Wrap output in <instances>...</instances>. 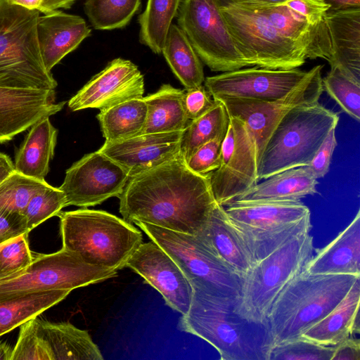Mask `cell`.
<instances>
[{
  "instance_id": "obj_3",
  "label": "cell",
  "mask_w": 360,
  "mask_h": 360,
  "mask_svg": "<svg viewBox=\"0 0 360 360\" xmlns=\"http://www.w3.org/2000/svg\"><path fill=\"white\" fill-rule=\"evenodd\" d=\"M358 278L302 271L283 288L270 309L267 322L273 346L300 338L342 300Z\"/></svg>"
},
{
  "instance_id": "obj_39",
  "label": "cell",
  "mask_w": 360,
  "mask_h": 360,
  "mask_svg": "<svg viewBox=\"0 0 360 360\" xmlns=\"http://www.w3.org/2000/svg\"><path fill=\"white\" fill-rule=\"evenodd\" d=\"M65 207V197L59 187L49 185L36 193L22 212L28 231L48 219L58 216Z\"/></svg>"
},
{
  "instance_id": "obj_5",
  "label": "cell",
  "mask_w": 360,
  "mask_h": 360,
  "mask_svg": "<svg viewBox=\"0 0 360 360\" xmlns=\"http://www.w3.org/2000/svg\"><path fill=\"white\" fill-rule=\"evenodd\" d=\"M338 121V114L319 101L289 110L265 144L258 162L257 181L306 166Z\"/></svg>"
},
{
  "instance_id": "obj_4",
  "label": "cell",
  "mask_w": 360,
  "mask_h": 360,
  "mask_svg": "<svg viewBox=\"0 0 360 360\" xmlns=\"http://www.w3.org/2000/svg\"><path fill=\"white\" fill-rule=\"evenodd\" d=\"M63 248L88 264L120 270L142 243V234L124 219L103 210L79 209L60 212Z\"/></svg>"
},
{
  "instance_id": "obj_53",
  "label": "cell",
  "mask_w": 360,
  "mask_h": 360,
  "mask_svg": "<svg viewBox=\"0 0 360 360\" xmlns=\"http://www.w3.org/2000/svg\"><path fill=\"white\" fill-rule=\"evenodd\" d=\"M11 3L23 6L29 9H37L41 11L42 0H8Z\"/></svg>"
},
{
  "instance_id": "obj_49",
  "label": "cell",
  "mask_w": 360,
  "mask_h": 360,
  "mask_svg": "<svg viewBox=\"0 0 360 360\" xmlns=\"http://www.w3.org/2000/svg\"><path fill=\"white\" fill-rule=\"evenodd\" d=\"M329 6L328 13L360 9V0H323Z\"/></svg>"
},
{
  "instance_id": "obj_31",
  "label": "cell",
  "mask_w": 360,
  "mask_h": 360,
  "mask_svg": "<svg viewBox=\"0 0 360 360\" xmlns=\"http://www.w3.org/2000/svg\"><path fill=\"white\" fill-rule=\"evenodd\" d=\"M162 53L186 89L202 85L205 76L201 60L186 34L177 25H172Z\"/></svg>"
},
{
  "instance_id": "obj_40",
  "label": "cell",
  "mask_w": 360,
  "mask_h": 360,
  "mask_svg": "<svg viewBox=\"0 0 360 360\" xmlns=\"http://www.w3.org/2000/svg\"><path fill=\"white\" fill-rule=\"evenodd\" d=\"M19 327L11 360H54L52 351L40 331L38 316L29 319Z\"/></svg>"
},
{
  "instance_id": "obj_37",
  "label": "cell",
  "mask_w": 360,
  "mask_h": 360,
  "mask_svg": "<svg viewBox=\"0 0 360 360\" xmlns=\"http://www.w3.org/2000/svg\"><path fill=\"white\" fill-rule=\"evenodd\" d=\"M49 184L14 170L0 184V209L22 213L31 198Z\"/></svg>"
},
{
  "instance_id": "obj_15",
  "label": "cell",
  "mask_w": 360,
  "mask_h": 360,
  "mask_svg": "<svg viewBox=\"0 0 360 360\" xmlns=\"http://www.w3.org/2000/svg\"><path fill=\"white\" fill-rule=\"evenodd\" d=\"M129 179L122 167L97 150L72 164L59 188L65 195L66 207L86 208L118 198Z\"/></svg>"
},
{
  "instance_id": "obj_29",
  "label": "cell",
  "mask_w": 360,
  "mask_h": 360,
  "mask_svg": "<svg viewBox=\"0 0 360 360\" xmlns=\"http://www.w3.org/2000/svg\"><path fill=\"white\" fill-rule=\"evenodd\" d=\"M41 333L54 360H103L98 347L86 330L69 322H51L38 318Z\"/></svg>"
},
{
  "instance_id": "obj_8",
  "label": "cell",
  "mask_w": 360,
  "mask_h": 360,
  "mask_svg": "<svg viewBox=\"0 0 360 360\" xmlns=\"http://www.w3.org/2000/svg\"><path fill=\"white\" fill-rule=\"evenodd\" d=\"M312 252L313 237L307 232L292 238L257 262L242 277L237 312L250 321L266 322L278 295L302 271Z\"/></svg>"
},
{
  "instance_id": "obj_44",
  "label": "cell",
  "mask_w": 360,
  "mask_h": 360,
  "mask_svg": "<svg viewBox=\"0 0 360 360\" xmlns=\"http://www.w3.org/2000/svg\"><path fill=\"white\" fill-rule=\"evenodd\" d=\"M336 146L335 129H333L311 160L306 166H304L305 169L316 179L323 177L328 173Z\"/></svg>"
},
{
  "instance_id": "obj_41",
  "label": "cell",
  "mask_w": 360,
  "mask_h": 360,
  "mask_svg": "<svg viewBox=\"0 0 360 360\" xmlns=\"http://www.w3.org/2000/svg\"><path fill=\"white\" fill-rule=\"evenodd\" d=\"M334 346L299 338L271 347L268 360H330Z\"/></svg>"
},
{
  "instance_id": "obj_28",
  "label": "cell",
  "mask_w": 360,
  "mask_h": 360,
  "mask_svg": "<svg viewBox=\"0 0 360 360\" xmlns=\"http://www.w3.org/2000/svg\"><path fill=\"white\" fill-rule=\"evenodd\" d=\"M49 117L41 119L30 127L15 157L14 168L18 172L45 179L54 155L58 135Z\"/></svg>"
},
{
  "instance_id": "obj_47",
  "label": "cell",
  "mask_w": 360,
  "mask_h": 360,
  "mask_svg": "<svg viewBox=\"0 0 360 360\" xmlns=\"http://www.w3.org/2000/svg\"><path fill=\"white\" fill-rule=\"evenodd\" d=\"M285 4L304 16L312 25L320 24L329 9L323 0H291Z\"/></svg>"
},
{
  "instance_id": "obj_6",
  "label": "cell",
  "mask_w": 360,
  "mask_h": 360,
  "mask_svg": "<svg viewBox=\"0 0 360 360\" xmlns=\"http://www.w3.org/2000/svg\"><path fill=\"white\" fill-rule=\"evenodd\" d=\"M40 12L0 0V86L55 90L37 39Z\"/></svg>"
},
{
  "instance_id": "obj_33",
  "label": "cell",
  "mask_w": 360,
  "mask_h": 360,
  "mask_svg": "<svg viewBox=\"0 0 360 360\" xmlns=\"http://www.w3.org/2000/svg\"><path fill=\"white\" fill-rule=\"evenodd\" d=\"M71 290H52L0 301V336L63 300Z\"/></svg>"
},
{
  "instance_id": "obj_1",
  "label": "cell",
  "mask_w": 360,
  "mask_h": 360,
  "mask_svg": "<svg viewBox=\"0 0 360 360\" xmlns=\"http://www.w3.org/2000/svg\"><path fill=\"white\" fill-rule=\"evenodd\" d=\"M118 198L120 212L127 222L190 235L203 231L217 203L208 174L191 170L181 153L129 177Z\"/></svg>"
},
{
  "instance_id": "obj_42",
  "label": "cell",
  "mask_w": 360,
  "mask_h": 360,
  "mask_svg": "<svg viewBox=\"0 0 360 360\" xmlns=\"http://www.w3.org/2000/svg\"><path fill=\"white\" fill-rule=\"evenodd\" d=\"M28 234L25 233L0 250V273L8 276L24 269L32 262Z\"/></svg>"
},
{
  "instance_id": "obj_16",
  "label": "cell",
  "mask_w": 360,
  "mask_h": 360,
  "mask_svg": "<svg viewBox=\"0 0 360 360\" xmlns=\"http://www.w3.org/2000/svg\"><path fill=\"white\" fill-rule=\"evenodd\" d=\"M311 73L298 68H251L225 72L205 79L213 99L235 98L258 101L279 99L300 85Z\"/></svg>"
},
{
  "instance_id": "obj_23",
  "label": "cell",
  "mask_w": 360,
  "mask_h": 360,
  "mask_svg": "<svg viewBox=\"0 0 360 360\" xmlns=\"http://www.w3.org/2000/svg\"><path fill=\"white\" fill-rule=\"evenodd\" d=\"M323 19L330 40V68L360 84V9L326 12Z\"/></svg>"
},
{
  "instance_id": "obj_48",
  "label": "cell",
  "mask_w": 360,
  "mask_h": 360,
  "mask_svg": "<svg viewBox=\"0 0 360 360\" xmlns=\"http://www.w3.org/2000/svg\"><path fill=\"white\" fill-rule=\"evenodd\" d=\"M360 342L357 338L349 337L337 345L330 360H359Z\"/></svg>"
},
{
  "instance_id": "obj_20",
  "label": "cell",
  "mask_w": 360,
  "mask_h": 360,
  "mask_svg": "<svg viewBox=\"0 0 360 360\" xmlns=\"http://www.w3.org/2000/svg\"><path fill=\"white\" fill-rule=\"evenodd\" d=\"M65 103H56L55 90L0 86V143L60 111Z\"/></svg>"
},
{
  "instance_id": "obj_25",
  "label": "cell",
  "mask_w": 360,
  "mask_h": 360,
  "mask_svg": "<svg viewBox=\"0 0 360 360\" xmlns=\"http://www.w3.org/2000/svg\"><path fill=\"white\" fill-rule=\"evenodd\" d=\"M360 281L356 279L342 300L323 319L304 332V338L335 346L359 333Z\"/></svg>"
},
{
  "instance_id": "obj_43",
  "label": "cell",
  "mask_w": 360,
  "mask_h": 360,
  "mask_svg": "<svg viewBox=\"0 0 360 360\" xmlns=\"http://www.w3.org/2000/svg\"><path fill=\"white\" fill-rule=\"evenodd\" d=\"M223 138L214 139L200 146L186 160L188 168L199 174H207L221 165Z\"/></svg>"
},
{
  "instance_id": "obj_38",
  "label": "cell",
  "mask_w": 360,
  "mask_h": 360,
  "mask_svg": "<svg viewBox=\"0 0 360 360\" xmlns=\"http://www.w3.org/2000/svg\"><path fill=\"white\" fill-rule=\"evenodd\" d=\"M323 89L347 115L360 120V84L350 79L337 68L331 67L322 78Z\"/></svg>"
},
{
  "instance_id": "obj_52",
  "label": "cell",
  "mask_w": 360,
  "mask_h": 360,
  "mask_svg": "<svg viewBox=\"0 0 360 360\" xmlns=\"http://www.w3.org/2000/svg\"><path fill=\"white\" fill-rule=\"evenodd\" d=\"M14 170V163L9 156L0 152V184Z\"/></svg>"
},
{
  "instance_id": "obj_46",
  "label": "cell",
  "mask_w": 360,
  "mask_h": 360,
  "mask_svg": "<svg viewBox=\"0 0 360 360\" xmlns=\"http://www.w3.org/2000/svg\"><path fill=\"white\" fill-rule=\"evenodd\" d=\"M25 233L30 232L22 213L0 209V244Z\"/></svg>"
},
{
  "instance_id": "obj_21",
  "label": "cell",
  "mask_w": 360,
  "mask_h": 360,
  "mask_svg": "<svg viewBox=\"0 0 360 360\" xmlns=\"http://www.w3.org/2000/svg\"><path fill=\"white\" fill-rule=\"evenodd\" d=\"M37 32L44 65L51 72L91 35V30L81 16L54 10L39 16Z\"/></svg>"
},
{
  "instance_id": "obj_22",
  "label": "cell",
  "mask_w": 360,
  "mask_h": 360,
  "mask_svg": "<svg viewBox=\"0 0 360 360\" xmlns=\"http://www.w3.org/2000/svg\"><path fill=\"white\" fill-rule=\"evenodd\" d=\"M250 7L262 15L283 37L300 45L307 58L329 59L330 45L324 19L320 24L312 25L285 4Z\"/></svg>"
},
{
  "instance_id": "obj_27",
  "label": "cell",
  "mask_w": 360,
  "mask_h": 360,
  "mask_svg": "<svg viewBox=\"0 0 360 360\" xmlns=\"http://www.w3.org/2000/svg\"><path fill=\"white\" fill-rule=\"evenodd\" d=\"M317 179L304 167L290 169L257 183L234 202L298 201L308 195L317 193Z\"/></svg>"
},
{
  "instance_id": "obj_50",
  "label": "cell",
  "mask_w": 360,
  "mask_h": 360,
  "mask_svg": "<svg viewBox=\"0 0 360 360\" xmlns=\"http://www.w3.org/2000/svg\"><path fill=\"white\" fill-rule=\"evenodd\" d=\"M76 1L77 0H42L41 13L46 14L60 8H70Z\"/></svg>"
},
{
  "instance_id": "obj_9",
  "label": "cell",
  "mask_w": 360,
  "mask_h": 360,
  "mask_svg": "<svg viewBox=\"0 0 360 360\" xmlns=\"http://www.w3.org/2000/svg\"><path fill=\"white\" fill-rule=\"evenodd\" d=\"M134 224L175 261L193 288L239 297L242 277L217 257L202 235L176 232L141 221Z\"/></svg>"
},
{
  "instance_id": "obj_13",
  "label": "cell",
  "mask_w": 360,
  "mask_h": 360,
  "mask_svg": "<svg viewBox=\"0 0 360 360\" xmlns=\"http://www.w3.org/2000/svg\"><path fill=\"white\" fill-rule=\"evenodd\" d=\"M258 158L255 141L245 123L229 117L221 145V165L208 174L216 202L225 207L256 184Z\"/></svg>"
},
{
  "instance_id": "obj_2",
  "label": "cell",
  "mask_w": 360,
  "mask_h": 360,
  "mask_svg": "<svg viewBox=\"0 0 360 360\" xmlns=\"http://www.w3.org/2000/svg\"><path fill=\"white\" fill-rule=\"evenodd\" d=\"M237 299L193 288L190 309L179 319V329L212 345L221 359L268 360L273 346L268 322L240 315Z\"/></svg>"
},
{
  "instance_id": "obj_7",
  "label": "cell",
  "mask_w": 360,
  "mask_h": 360,
  "mask_svg": "<svg viewBox=\"0 0 360 360\" xmlns=\"http://www.w3.org/2000/svg\"><path fill=\"white\" fill-rule=\"evenodd\" d=\"M224 208L253 266L292 238L311 229L310 210L300 200L233 202Z\"/></svg>"
},
{
  "instance_id": "obj_54",
  "label": "cell",
  "mask_w": 360,
  "mask_h": 360,
  "mask_svg": "<svg viewBox=\"0 0 360 360\" xmlns=\"http://www.w3.org/2000/svg\"><path fill=\"white\" fill-rule=\"evenodd\" d=\"M12 351L9 345L0 342V360H11Z\"/></svg>"
},
{
  "instance_id": "obj_30",
  "label": "cell",
  "mask_w": 360,
  "mask_h": 360,
  "mask_svg": "<svg viewBox=\"0 0 360 360\" xmlns=\"http://www.w3.org/2000/svg\"><path fill=\"white\" fill-rule=\"evenodd\" d=\"M184 91L164 84L156 92L143 97L147 118L141 134L184 131L191 120L184 109Z\"/></svg>"
},
{
  "instance_id": "obj_12",
  "label": "cell",
  "mask_w": 360,
  "mask_h": 360,
  "mask_svg": "<svg viewBox=\"0 0 360 360\" xmlns=\"http://www.w3.org/2000/svg\"><path fill=\"white\" fill-rule=\"evenodd\" d=\"M176 16L178 26L211 70L225 72L250 66L236 46L219 0H182Z\"/></svg>"
},
{
  "instance_id": "obj_17",
  "label": "cell",
  "mask_w": 360,
  "mask_h": 360,
  "mask_svg": "<svg viewBox=\"0 0 360 360\" xmlns=\"http://www.w3.org/2000/svg\"><path fill=\"white\" fill-rule=\"evenodd\" d=\"M126 266L156 289L166 304L185 315L188 311L193 288L175 261L157 243H142L131 255Z\"/></svg>"
},
{
  "instance_id": "obj_19",
  "label": "cell",
  "mask_w": 360,
  "mask_h": 360,
  "mask_svg": "<svg viewBox=\"0 0 360 360\" xmlns=\"http://www.w3.org/2000/svg\"><path fill=\"white\" fill-rule=\"evenodd\" d=\"M184 131L141 134L122 141H105L98 150L131 177L177 157Z\"/></svg>"
},
{
  "instance_id": "obj_45",
  "label": "cell",
  "mask_w": 360,
  "mask_h": 360,
  "mask_svg": "<svg viewBox=\"0 0 360 360\" xmlns=\"http://www.w3.org/2000/svg\"><path fill=\"white\" fill-rule=\"evenodd\" d=\"M211 96L202 85L184 91V106L189 120L200 117L211 108L214 103Z\"/></svg>"
},
{
  "instance_id": "obj_24",
  "label": "cell",
  "mask_w": 360,
  "mask_h": 360,
  "mask_svg": "<svg viewBox=\"0 0 360 360\" xmlns=\"http://www.w3.org/2000/svg\"><path fill=\"white\" fill-rule=\"evenodd\" d=\"M309 275L349 274L360 276V212L347 227L304 264Z\"/></svg>"
},
{
  "instance_id": "obj_14",
  "label": "cell",
  "mask_w": 360,
  "mask_h": 360,
  "mask_svg": "<svg viewBox=\"0 0 360 360\" xmlns=\"http://www.w3.org/2000/svg\"><path fill=\"white\" fill-rule=\"evenodd\" d=\"M322 68L321 65L314 66L305 80L279 99H216L223 103L229 117H237L245 123L255 141L258 162L268 139L282 117L297 106L319 101L323 91Z\"/></svg>"
},
{
  "instance_id": "obj_35",
  "label": "cell",
  "mask_w": 360,
  "mask_h": 360,
  "mask_svg": "<svg viewBox=\"0 0 360 360\" xmlns=\"http://www.w3.org/2000/svg\"><path fill=\"white\" fill-rule=\"evenodd\" d=\"M205 114L189 122L184 131L181 153L185 161L202 145L216 138L224 139L229 116L223 103L216 99Z\"/></svg>"
},
{
  "instance_id": "obj_32",
  "label": "cell",
  "mask_w": 360,
  "mask_h": 360,
  "mask_svg": "<svg viewBox=\"0 0 360 360\" xmlns=\"http://www.w3.org/2000/svg\"><path fill=\"white\" fill-rule=\"evenodd\" d=\"M147 118L142 98L130 99L100 110L97 119L105 141L114 142L141 134Z\"/></svg>"
},
{
  "instance_id": "obj_55",
  "label": "cell",
  "mask_w": 360,
  "mask_h": 360,
  "mask_svg": "<svg viewBox=\"0 0 360 360\" xmlns=\"http://www.w3.org/2000/svg\"><path fill=\"white\" fill-rule=\"evenodd\" d=\"M14 239H15V238H14ZM13 240V239H12V240H8V241H6V242H4V243H3L0 244V250H1V249L4 245H6L7 243H10V242H11V241H12ZM6 276H7L6 275H5V274H4L0 273V279H1V278H5V277H6Z\"/></svg>"
},
{
  "instance_id": "obj_11",
  "label": "cell",
  "mask_w": 360,
  "mask_h": 360,
  "mask_svg": "<svg viewBox=\"0 0 360 360\" xmlns=\"http://www.w3.org/2000/svg\"><path fill=\"white\" fill-rule=\"evenodd\" d=\"M117 274V270L88 264L63 248L53 253H37L26 268L0 279V301L52 290L72 291Z\"/></svg>"
},
{
  "instance_id": "obj_51",
  "label": "cell",
  "mask_w": 360,
  "mask_h": 360,
  "mask_svg": "<svg viewBox=\"0 0 360 360\" xmlns=\"http://www.w3.org/2000/svg\"><path fill=\"white\" fill-rule=\"evenodd\" d=\"M232 3L248 6H271L285 4L291 0H226Z\"/></svg>"
},
{
  "instance_id": "obj_10",
  "label": "cell",
  "mask_w": 360,
  "mask_h": 360,
  "mask_svg": "<svg viewBox=\"0 0 360 360\" xmlns=\"http://www.w3.org/2000/svg\"><path fill=\"white\" fill-rule=\"evenodd\" d=\"M219 2L236 46L250 66L291 70L305 63L304 50L280 34L256 10L226 0Z\"/></svg>"
},
{
  "instance_id": "obj_26",
  "label": "cell",
  "mask_w": 360,
  "mask_h": 360,
  "mask_svg": "<svg viewBox=\"0 0 360 360\" xmlns=\"http://www.w3.org/2000/svg\"><path fill=\"white\" fill-rule=\"evenodd\" d=\"M199 234L217 257L239 276L243 277L252 267L250 256L223 206L216 204L205 228Z\"/></svg>"
},
{
  "instance_id": "obj_18",
  "label": "cell",
  "mask_w": 360,
  "mask_h": 360,
  "mask_svg": "<svg viewBox=\"0 0 360 360\" xmlns=\"http://www.w3.org/2000/svg\"><path fill=\"white\" fill-rule=\"evenodd\" d=\"M144 77L131 61L121 58L111 60L95 75L68 103L72 111L106 108L143 97Z\"/></svg>"
},
{
  "instance_id": "obj_36",
  "label": "cell",
  "mask_w": 360,
  "mask_h": 360,
  "mask_svg": "<svg viewBox=\"0 0 360 360\" xmlns=\"http://www.w3.org/2000/svg\"><path fill=\"white\" fill-rule=\"evenodd\" d=\"M141 0H85L84 13L98 30L122 29L129 25L141 6Z\"/></svg>"
},
{
  "instance_id": "obj_34",
  "label": "cell",
  "mask_w": 360,
  "mask_h": 360,
  "mask_svg": "<svg viewBox=\"0 0 360 360\" xmlns=\"http://www.w3.org/2000/svg\"><path fill=\"white\" fill-rule=\"evenodd\" d=\"M181 0H148L144 11L139 16V41L152 52L162 53Z\"/></svg>"
}]
</instances>
